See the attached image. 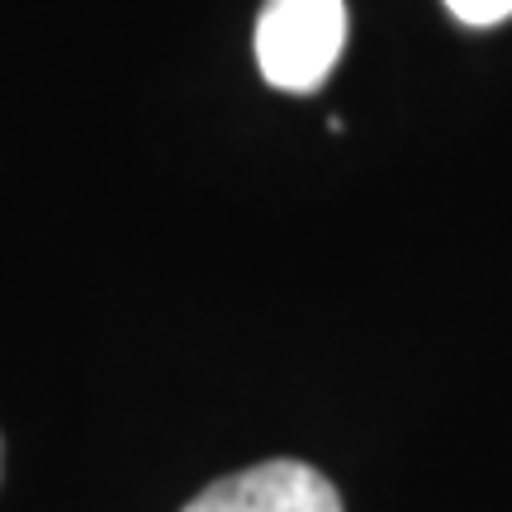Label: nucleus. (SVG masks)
Wrapping results in <instances>:
<instances>
[{"instance_id": "nucleus-1", "label": "nucleus", "mask_w": 512, "mask_h": 512, "mask_svg": "<svg viewBox=\"0 0 512 512\" xmlns=\"http://www.w3.org/2000/svg\"><path fill=\"white\" fill-rule=\"evenodd\" d=\"M347 43L342 0H266L256 19V67L275 91L309 95L332 76Z\"/></svg>"}, {"instance_id": "nucleus-2", "label": "nucleus", "mask_w": 512, "mask_h": 512, "mask_svg": "<svg viewBox=\"0 0 512 512\" xmlns=\"http://www.w3.org/2000/svg\"><path fill=\"white\" fill-rule=\"evenodd\" d=\"M181 512H342V494L304 460H266L209 484Z\"/></svg>"}, {"instance_id": "nucleus-3", "label": "nucleus", "mask_w": 512, "mask_h": 512, "mask_svg": "<svg viewBox=\"0 0 512 512\" xmlns=\"http://www.w3.org/2000/svg\"><path fill=\"white\" fill-rule=\"evenodd\" d=\"M446 10L470 29H494V24L512 19V0H446Z\"/></svg>"}]
</instances>
